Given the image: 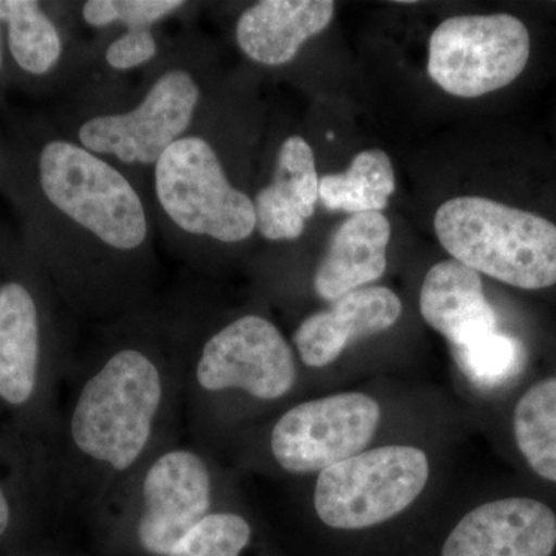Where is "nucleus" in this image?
<instances>
[{"instance_id": "9d476101", "label": "nucleus", "mask_w": 556, "mask_h": 556, "mask_svg": "<svg viewBox=\"0 0 556 556\" xmlns=\"http://www.w3.org/2000/svg\"><path fill=\"white\" fill-rule=\"evenodd\" d=\"M142 497L139 541L150 554L170 556L208 515L212 485L206 464L189 450H172L149 468Z\"/></svg>"}, {"instance_id": "0eeeda50", "label": "nucleus", "mask_w": 556, "mask_h": 556, "mask_svg": "<svg viewBox=\"0 0 556 556\" xmlns=\"http://www.w3.org/2000/svg\"><path fill=\"white\" fill-rule=\"evenodd\" d=\"M200 98V84L188 70H166L134 109L83 123L79 146L127 166H155L172 144L188 135Z\"/></svg>"}, {"instance_id": "f03ea898", "label": "nucleus", "mask_w": 556, "mask_h": 556, "mask_svg": "<svg viewBox=\"0 0 556 556\" xmlns=\"http://www.w3.org/2000/svg\"><path fill=\"white\" fill-rule=\"evenodd\" d=\"M163 399L159 368L138 350L118 351L84 386L70 431L83 455L115 470L137 463Z\"/></svg>"}, {"instance_id": "7ed1b4c3", "label": "nucleus", "mask_w": 556, "mask_h": 556, "mask_svg": "<svg viewBox=\"0 0 556 556\" xmlns=\"http://www.w3.org/2000/svg\"><path fill=\"white\" fill-rule=\"evenodd\" d=\"M39 182L50 204L102 247L131 252L148 240V214L137 189L78 142L58 139L42 149Z\"/></svg>"}, {"instance_id": "a878e982", "label": "nucleus", "mask_w": 556, "mask_h": 556, "mask_svg": "<svg viewBox=\"0 0 556 556\" xmlns=\"http://www.w3.org/2000/svg\"><path fill=\"white\" fill-rule=\"evenodd\" d=\"M0 64H2V49H0Z\"/></svg>"}, {"instance_id": "6ab92c4d", "label": "nucleus", "mask_w": 556, "mask_h": 556, "mask_svg": "<svg viewBox=\"0 0 556 556\" xmlns=\"http://www.w3.org/2000/svg\"><path fill=\"white\" fill-rule=\"evenodd\" d=\"M515 438L529 466L556 482V379L543 380L519 399Z\"/></svg>"}, {"instance_id": "5701e85b", "label": "nucleus", "mask_w": 556, "mask_h": 556, "mask_svg": "<svg viewBox=\"0 0 556 556\" xmlns=\"http://www.w3.org/2000/svg\"><path fill=\"white\" fill-rule=\"evenodd\" d=\"M186 3L182 0H89L84 3L83 17L94 28L113 24L130 28H150Z\"/></svg>"}, {"instance_id": "f257e3e1", "label": "nucleus", "mask_w": 556, "mask_h": 556, "mask_svg": "<svg viewBox=\"0 0 556 556\" xmlns=\"http://www.w3.org/2000/svg\"><path fill=\"white\" fill-rule=\"evenodd\" d=\"M434 232L457 262L521 289L556 285V225L484 197H456L434 215Z\"/></svg>"}, {"instance_id": "9b49d317", "label": "nucleus", "mask_w": 556, "mask_h": 556, "mask_svg": "<svg viewBox=\"0 0 556 556\" xmlns=\"http://www.w3.org/2000/svg\"><path fill=\"white\" fill-rule=\"evenodd\" d=\"M555 547L554 510L529 497H507L460 519L442 556H551Z\"/></svg>"}, {"instance_id": "1a4fd4ad", "label": "nucleus", "mask_w": 556, "mask_h": 556, "mask_svg": "<svg viewBox=\"0 0 556 556\" xmlns=\"http://www.w3.org/2000/svg\"><path fill=\"white\" fill-rule=\"evenodd\" d=\"M298 378L294 354L280 329L260 316L230 321L207 340L197 379L204 390L240 388L251 396L274 401Z\"/></svg>"}, {"instance_id": "dca6fc26", "label": "nucleus", "mask_w": 556, "mask_h": 556, "mask_svg": "<svg viewBox=\"0 0 556 556\" xmlns=\"http://www.w3.org/2000/svg\"><path fill=\"white\" fill-rule=\"evenodd\" d=\"M391 225L379 212L345 219L332 233L314 276L320 299L334 302L356 289L367 288L386 274Z\"/></svg>"}, {"instance_id": "4468645a", "label": "nucleus", "mask_w": 556, "mask_h": 556, "mask_svg": "<svg viewBox=\"0 0 556 556\" xmlns=\"http://www.w3.org/2000/svg\"><path fill=\"white\" fill-rule=\"evenodd\" d=\"M316 156L305 138L292 135L278 150L273 182L254 199L255 223L263 239L298 240L318 204Z\"/></svg>"}, {"instance_id": "6e6552de", "label": "nucleus", "mask_w": 556, "mask_h": 556, "mask_svg": "<svg viewBox=\"0 0 556 556\" xmlns=\"http://www.w3.org/2000/svg\"><path fill=\"white\" fill-rule=\"evenodd\" d=\"M380 407L362 393L303 402L278 419L270 448L289 473H316L364 452L375 438Z\"/></svg>"}, {"instance_id": "b1692460", "label": "nucleus", "mask_w": 556, "mask_h": 556, "mask_svg": "<svg viewBox=\"0 0 556 556\" xmlns=\"http://www.w3.org/2000/svg\"><path fill=\"white\" fill-rule=\"evenodd\" d=\"M159 53V43L150 28H130L105 50V62L113 70L127 72L141 67Z\"/></svg>"}, {"instance_id": "393cba45", "label": "nucleus", "mask_w": 556, "mask_h": 556, "mask_svg": "<svg viewBox=\"0 0 556 556\" xmlns=\"http://www.w3.org/2000/svg\"><path fill=\"white\" fill-rule=\"evenodd\" d=\"M10 522V507L9 501H7L5 495H3L2 490H0V535L5 532L7 527H9Z\"/></svg>"}, {"instance_id": "39448f33", "label": "nucleus", "mask_w": 556, "mask_h": 556, "mask_svg": "<svg viewBox=\"0 0 556 556\" xmlns=\"http://www.w3.org/2000/svg\"><path fill=\"white\" fill-rule=\"evenodd\" d=\"M422 450L387 445L358 453L318 475L314 506L332 529L361 530L396 517L426 489Z\"/></svg>"}, {"instance_id": "423d86ee", "label": "nucleus", "mask_w": 556, "mask_h": 556, "mask_svg": "<svg viewBox=\"0 0 556 556\" xmlns=\"http://www.w3.org/2000/svg\"><path fill=\"white\" fill-rule=\"evenodd\" d=\"M529 58V30L518 17H450L431 35L428 75L453 97L479 98L510 86Z\"/></svg>"}, {"instance_id": "ddd939ff", "label": "nucleus", "mask_w": 556, "mask_h": 556, "mask_svg": "<svg viewBox=\"0 0 556 556\" xmlns=\"http://www.w3.org/2000/svg\"><path fill=\"white\" fill-rule=\"evenodd\" d=\"M331 0H262L237 21L240 50L257 64L278 67L298 56L300 49L331 24Z\"/></svg>"}, {"instance_id": "f8f14e48", "label": "nucleus", "mask_w": 556, "mask_h": 556, "mask_svg": "<svg viewBox=\"0 0 556 556\" xmlns=\"http://www.w3.org/2000/svg\"><path fill=\"white\" fill-rule=\"evenodd\" d=\"M401 314V299L391 289H356L306 317L295 331L294 343L306 367H328L351 342L387 331Z\"/></svg>"}, {"instance_id": "2eb2a0df", "label": "nucleus", "mask_w": 556, "mask_h": 556, "mask_svg": "<svg viewBox=\"0 0 556 556\" xmlns=\"http://www.w3.org/2000/svg\"><path fill=\"white\" fill-rule=\"evenodd\" d=\"M424 320L460 348L496 331V313L485 299L481 274L455 258L437 263L420 288Z\"/></svg>"}, {"instance_id": "a211bd4d", "label": "nucleus", "mask_w": 556, "mask_h": 556, "mask_svg": "<svg viewBox=\"0 0 556 556\" xmlns=\"http://www.w3.org/2000/svg\"><path fill=\"white\" fill-rule=\"evenodd\" d=\"M394 189L396 177L390 156L383 150H364L345 172L320 177L318 203L328 211L351 215L382 214Z\"/></svg>"}, {"instance_id": "4be33fe9", "label": "nucleus", "mask_w": 556, "mask_h": 556, "mask_svg": "<svg viewBox=\"0 0 556 556\" xmlns=\"http://www.w3.org/2000/svg\"><path fill=\"white\" fill-rule=\"evenodd\" d=\"M251 540V526L236 514L207 515L170 556H240Z\"/></svg>"}, {"instance_id": "f3484780", "label": "nucleus", "mask_w": 556, "mask_h": 556, "mask_svg": "<svg viewBox=\"0 0 556 556\" xmlns=\"http://www.w3.org/2000/svg\"><path fill=\"white\" fill-rule=\"evenodd\" d=\"M39 364L38 311L22 285L0 289V397L22 405L31 397Z\"/></svg>"}, {"instance_id": "20e7f679", "label": "nucleus", "mask_w": 556, "mask_h": 556, "mask_svg": "<svg viewBox=\"0 0 556 556\" xmlns=\"http://www.w3.org/2000/svg\"><path fill=\"white\" fill-rule=\"evenodd\" d=\"M153 175L160 207L188 236L233 244L257 230L254 200L230 182L206 138L178 139L156 161Z\"/></svg>"}, {"instance_id": "412c9836", "label": "nucleus", "mask_w": 556, "mask_h": 556, "mask_svg": "<svg viewBox=\"0 0 556 556\" xmlns=\"http://www.w3.org/2000/svg\"><path fill=\"white\" fill-rule=\"evenodd\" d=\"M452 350L460 371L479 387L501 386L522 367L521 345L497 331Z\"/></svg>"}, {"instance_id": "aec40b11", "label": "nucleus", "mask_w": 556, "mask_h": 556, "mask_svg": "<svg viewBox=\"0 0 556 556\" xmlns=\"http://www.w3.org/2000/svg\"><path fill=\"white\" fill-rule=\"evenodd\" d=\"M0 21L9 24L14 61L31 75H46L62 54L60 31L31 0H0Z\"/></svg>"}]
</instances>
